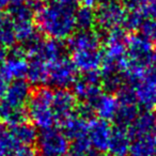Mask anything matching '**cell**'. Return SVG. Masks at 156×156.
Here are the masks:
<instances>
[{"mask_svg":"<svg viewBox=\"0 0 156 156\" xmlns=\"http://www.w3.org/2000/svg\"><path fill=\"white\" fill-rule=\"evenodd\" d=\"M141 34L151 43H156V20H144L142 25L139 28Z\"/></svg>","mask_w":156,"mask_h":156,"instance_id":"31","label":"cell"},{"mask_svg":"<svg viewBox=\"0 0 156 156\" xmlns=\"http://www.w3.org/2000/svg\"><path fill=\"white\" fill-rule=\"evenodd\" d=\"M102 39L95 31H79L69 39V47L73 51L100 49Z\"/></svg>","mask_w":156,"mask_h":156,"instance_id":"16","label":"cell"},{"mask_svg":"<svg viewBox=\"0 0 156 156\" xmlns=\"http://www.w3.org/2000/svg\"><path fill=\"white\" fill-rule=\"evenodd\" d=\"M77 108V98L69 89H57L54 92L52 109L57 123H62L73 115Z\"/></svg>","mask_w":156,"mask_h":156,"instance_id":"12","label":"cell"},{"mask_svg":"<svg viewBox=\"0 0 156 156\" xmlns=\"http://www.w3.org/2000/svg\"><path fill=\"white\" fill-rule=\"evenodd\" d=\"M30 83L27 80H14L8 86L2 101L15 107L26 108L31 96Z\"/></svg>","mask_w":156,"mask_h":156,"instance_id":"14","label":"cell"},{"mask_svg":"<svg viewBox=\"0 0 156 156\" xmlns=\"http://www.w3.org/2000/svg\"><path fill=\"white\" fill-rule=\"evenodd\" d=\"M15 42L13 23L9 16L0 12V45L3 47H12Z\"/></svg>","mask_w":156,"mask_h":156,"instance_id":"26","label":"cell"},{"mask_svg":"<svg viewBox=\"0 0 156 156\" xmlns=\"http://www.w3.org/2000/svg\"><path fill=\"white\" fill-rule=\"evenodd\" d=\"M139 115V109L137 104H119L115 121L117 126L127 128L136 121Z\"/></svg>","mask_w":156,"mask_h":156,"instance_id":"25","label":"cell"},{"mask_svg":"<svg viewBox=\"0 0 156 156\" xmlns=\"http://www.w3.org/2000/svg\"><path fill=\"white\" fill-rule=\"evenodd\" d=\"M54 90L47 87L37 88L31 93L28 102V117L30 118L33 126L41 130L48 129L57 124L52 109Z\"/></svg>","mask_w":156,"mask_h":156,"instance_id":"2","label":"cell"},{"mask_svg":"<svg viewBox=\"0 0 156 156\" xmlns=\"http://www.w3.org/2000/svg\"><path fill=\"white\" fill-rule=\"evenodd\" d=\"M10 130L20 145H31L37 141L39 135L34 126L26 122L14 127H10Z\"/></svg>","mask_w":156,"mask_h":156,"instance_id":"24","label":"cell"},{"mask_svg":"<svg viewBox=\"0 0 156 156\" xmlns=\"http://www.w3.org/2000/svg\"><path fill=\"white\" fill-rule=\"evenodd\" d=\"M20 144L10 128H0V156H14Z\"/></svg>","mask_w":156,"mask_h":156,"instance_id":"27","label":"cell"},{"mask_svg":"<svg viewBox=\"0 0 156 156\" xmlns=\"http://www.w3.org/2000/svg\"><path fill=\"white\" fill-rule=\"evenodd\" d=\"M9 0H0V10H2L3 8H5L9 5Z\"/></svg>","mask_w":156,"mask_h":156,"instance_id":"40","label":"cell"},{"mask_svg":"<svg viewBox=\"0 0 156 156\" xmlns=\"http://www.w3.org/2000/svg\"><path fill=\"white\" fill-rule=\"evenodd\" d=\"M35 14V11L29 3H20V5H11L9 8V17L12 23L31 20Z\"/></svg>","mask_w":156,"mask_h":156,"instance_id":"29","label":"cell"},{"mask_svg":"<svg viewBox=\"0 0 156 156\" xmlns=\"http://www.w3.org/2000/svg\"><path fill=\"white\" fill-rule=\"evenodd\" d=\"M143 14L147 16H150L151 20H156V0H152L151 3L143 10Z\"/></svg>","mask_w":156,"mask_h":156,"instance_id":"35","label":"cell"},{"mask_svg":"<svg viewBox=\"0 0 156 156\" xmlns=\"http://www.w3.org/2000/svg\"><path fill=\"white\" fill-rule=\"evenodd\" d=\"M154 48L152 43L142 35L130 34L126 40V55L129 64L135 66L147 67L152 64Z\"/></svg>","mask_w":156,"mask_h":156,"instance_id":"5","label":"cell"},{"mask_svg":"<svg viewBox=\"0 0 156 156\" xmlns=\"http://www.w3.org/2000/svg\"><path fill=\"white\" fill-rule=\"evenodd\" d=\"M73 1H75V2H77V1H80V2H81V0H73Z\"/></svg>","mask_w":156,"mask_h":156,"instance_id":"44","label":"cell"},{"mask_svg":"<svg viewBox=\"0 0 156 156\" xmlns=\"http://www.w3.org/2000/svg\"><path fill=\"white\" fill-rule=\"evenodd\" d=\"M8 80L3 77L1 74H0V101L2 100V98L5 96V93L7 91V88H8Z\"/></svg>","mask_w":156,"mask_h":156,"instance_id":"36","label":"cell"},{"mask_svg":"<svg viewBox=\"0 0 156 156\" xmlns=\"http://www.w3.org/2000/svg\"><path fill=\"white\" fill-rule=\"evenodd\" d=\"M64 49V45L61 41L54 39L42 40L41 37L25 48L28 58L41 59L48 64L62 58Z\"/></svg>","mask_w":156,"mask_h":156,"instance_id":"8","label":"cell"},{"mask_svg":"<svg viewBox=\"0 0 156 156\" xmlns=\"http://www.w3.org/2000/svg\"><path fill=\"white\" fill-rule=\"evenodd\" d=\"M14 156H39L34 147L31 145H22L17 149Z\"/></svg>","mask_w":156,"mask_h":156,"instance_id":"34","label":"cell"},{"mask_svg":"<svg viewBox=\"0 0 156 156\" xmlns=\"http://www.w3.org/2000/svg\"><path fill=\"white\" fill-rule=\"evenodd\" d=\"M27 118H28L27 108L12 106L5 101H0V123L10 127H14L16 125L25 123Z\"/></svg>","mask_w":156,"mask_h":156,"instance_id":"18","label":"cell"},{"mask_svg":"<svg viewBox=\"0 0 156 156\" xmlns=\"http://www.w3.org/2000/svg\"><path fill=\"white\" fill-rule=\"evenodd\" d=\"M5 59H7V50H5V47L0 45V66Z\"/></svg>","mask_w":156,"mask_h":156,"instance_id":"38","label":"cell"},{"mask_svg":"<svg viewBox=\"0 0 156 156\" xmlns=\"http://www.w3.org/2000/svg\"><path fill=\"white\" fill-rule=\"evenodd\" d=\"M48 69L49 64L37 58H29L28 71H27V81L30 85H43L47 83Z\"/></svg>","mask_w":156,"mask_h":156,"instance_id":"21","label":"cell"},{"mask_svg":"<svg viewBox=\"0 0 156 156\" xmlns=\"http://www.w3.org/2000/svg\"><path fill=\"white\" fill-rule=\"evenodd\" d=\"M65 156H83V155H80V154L76 153V152H73V151H69V153L66 154Z\"/></svg>","mask_w":156,"mask_h":156,"instance_id":"42","label":"cell"},{"mask_svg":"<svg viewBox=\"0 0 156 156\" xmlns=\"http://www.w3.org/2000/svg\"><path fill=\"white\" fill-rule=\"evenodd\" d=\"M91 144H90V141L87 137H83V138L76 139L72 143V150L71 151L76 152V153L80 154V155L86 156V154L91 150Z\"/></svg>","mask_w":156,"mask_h":156,"instance_id":"32","label":"cell"},{"mask_svg":"<svg viewBox=\"0 0 156 156\" xmlns=\"http://www.w3.org/2000/svg\"><path fill=\"white\" fill-rule=\"evenodd\" d=\"M69 139L56 127L44 129L37 135V152L39 156H65L69 152Z\"/></svg>","mask_w":156,"mask_h":156,"instance_id":"4","label":"cell"},{"mask_svg":"<svg viewBox=\"0 0 156 156\" xmlns=\"http://www.w3.org/2000/svg\"><path fill=\"white\" fill-rule=\"evenodd\" d=\"M144 14L142 11H129L126 13L125 20L123 23V28L126 30L134 31L140 28L142 25L143 20H144Z\"/></svg>","mask_w":156,"mask_h":156,"instance_id":"30","label":"cell"},{"mask_svg":"<svg viewBox=\"0 0 156 156\" xmlns=\"http://www.w3.org/2000/svg\"><path fill=\"white\" fill-rule=\"evenodd\" d=\"M153 59H154V61L156 62V47L154 48V52H153Z\"/></svg>","mask_w":156,"mask_h":156,"instance_id":"43","label":"cell"},{"mask_svg":"<svg viewBox=\"0 0 156 156\" xmlns=\"http://www.w3.org/2000/svg\"><path fill=\"white\" fill-rule=\"evenodd\" d=\"M130 87L134 90L137 105L145 111L154 110L156 108V63L145 67L140 79Z\"/></svg>","mask_w":156,"mask_h":156,"instance_id":"3","label":"cell"},{"mask_svg":"<svg viewBox=\"0 0 156 156\" xmlns=\"http://www.w3.org/2000/svg\"><path fill=\"white\" fill-rule=\"evenodd\" d=\"M132 138L129 136L128 129L120 126L112 128L110 141L108 145V152L111 156H126L129 153Z\"/></svg>","mask_w":156,"mask_h":156,"instance_id":"17","label":"cell"},{"mask_svg":"<svg viewBox=\"0 0 156 156\" xmlns=\"http://www.w3.org/2000/svg\"><path fill=\"white\" fill-rule=\"evenodd\" d=\"M103 60H104V55L101 49L73 51L71 58L75 69L83 74L98 72V69L103 64Z\"/></svg>","mask_w":156,"mask_h":156,"instance_id":"13","label":"cell"},{"mask_svg":"<svg viewBox=\"0 0 156 156\" xmlns=\"http://www.w3.org/2000/svg\"><path fill=\"white\" fill-rule=\"evenodd\" d=\"M152 0H124L125 7L129 11H143Z\"/></svg>","mask_w":156,"mask_h":156,"instance_id":"33","label":"cell"},{"mask_svg":"<svg viewBox=\"0 0 156 156\" xmlns=\"http://www.w3.org/2000/svg\"><path fill=\"white\" fill-rule=\"evenodd\" d=\"M112 127L109 122L100 119H92L89 121L88 139L93 150L101 153L108 151Z\"/></svg>","mask_w":156,"mask_h":156,"instance_id":"11","label":"cell"},{"mask_svg":"<svg viewBox=\"0 0 156 156\" xmlns=\"http://www.w3.org/2000/svg\"><path fill=\"white\" fill-rule=\"evenodd\" d=\"M130 156H156V135H147L132 140Z\"/></svg>","mask_w":156,"mask_h":156,"instance_id":"23","label":"cell"},{"mask_svg":"<svg viewBox=\"0 0 156 156\" xmlns=\"http://www.w3.org/2000/svg\"><path fill=\"white\" fill-rule=\"evenodd\" d=\"M102 76L100 72L83 74L76 80L73 86V93L77 100L83 101L85 104H92L102 92Z\"/></svg>","mask_w":156,"mask_h":156,"instance_id":"10","label":"cell"},{"mask_svg":"<svg viewBox=\"0 0 156 156\" xmlns=\"http://www.w3.org/2000/svg\"><path fill=\"white\" fill-rule=\"evenodd\" d=\"M61 124H62V132L69 140L74 141L76 139L88 136L89 121L78 113H74Z\"/></svg>","mask_w":156,"mask_h":156,"instance_id":"19","label":"cell"},{"mask_svg":"<svg viewBox=\"0 0 156 156\" xmlns=\"http://www.w3.org/2000/svg\"><path fill=\"white\" fill-rule=\"evenodd\" d=\"M92 107L93 112L98 117L100 120L110 121L115 120L119 109V101L117 96L111 93H102L92 104H88Z\"/></svg>","mask_w":156,"mask_h":156,"instance_id":"15","label":"cell"},{"mask_svg":"<svg viewBox=\"0 0 156 156\" xmlns=\"http://www.w3.org/2000/svg\"><path fill=\"white\" fill-rule=\"evenodd\" d=\"M130 138L135 139L147 135H156L155 133V112L145 111L138 115L136 121L128 127Z\"/></svg>","mask_w":156,"mask_h":156,"instance_id":"20","label":"cell"},{"mask_svg":"<svg viewBox=\"0 0 156 156\" xmlns=\"http://www.w3.org/2000/svg\"><path fill=\"white\" fill-rule=\"evenodd\" d=\"M86 156H105V155H104V153H101V152H98V151H95V150L91 149L86 154Z\"/></svg>","mask_w":156,"mask_h":156,"instance_id":"39","label":"cell"},{"mask_svg":"<svg viewBox=\"0 0 156 156\" xmlns=\"http://www.w3.org/2000/svg\"><path fill=\"white\" fill-rule=\"evenodd\" d=\"M75 23L76 28H78L80 31L91 30L92 27L95 25V12H93L91 8L83 5L76 10Z\"/></svg>","mask_w":156,"mask_h":156,"instance_id":"28","label":"cell"},{"mask_svg":"<svg viewBox=\"0 0 156 156\" xmlns=\"http://www.w3.org/2000/svg\"><path fill=\"white\" fill-rule=\"evenodd\" d=\"M100 1V3L98 5H101V3H112V2H120V0H98Z\"/></svg>","mask_w":156,"mask_h":156,"instance_id":"41","label":"cell"},{"mask_svg":"<svg viewBox=\"0 0 156 156\" xmlns=\"http://www.w3.org/2000/svg\"><path fill=\"white\" fill-rule=\"evenodd\" d=\"M77 80V69L69 59L62 57L50 63L47 83L57 89H67Z\"/></svg>","mask_w":156,"mask_h":156,"instance_id":"6","label":"cell"},{"mask_svg":"<svg viewBox=\"0 0 156 156\" xmlns=\"http://www.w3.org/2000/svg\"><path fill=\"white\" fill-rule=\"evenodd\" d=\"M28 60L25 48L14 47L0 66V74L8 81L22 80L27 76Z\"/></svg>","mask_w":156,"mask_h":156,"instance_id":"9","label":"cell"},{"mask_svg":"<svg viewBox=\"0 0 156 156\" xmlns=\"http://www.w3.org/2000/svg\"><path fill=\"white\" fill-rule=\"evenodd\" d=\"M13 26L16 42L22 43L23 45H25V47L40 39L37 31V26L32 20L13 23Z\"/></svg>","mask_w":156,"mask_h":156,"instance_id":"22","label":"cell"},{"mask_svg":"<svg viewBox=\"0 0 156 156\" xmlns=\"http://www.w3.org/2000/svg\"><path fill=\"white\" fill-rule=\"evenodd\" d=\"M126 13L125 7L121 2L101 3L95 12V24L106 31L121 28Z\"/></svg>","mask_w":156,"mask_h":156,"instance_id":"7","label":"cell"},{"mask_svg":"<svg viewBox=\"0 0 156 156\" xmlns=\"http://www.w3.org/2000/svg\"><path fill=\"white\" fill-rule=\"evenodd\" d=\"M81 2H83V7H87V8H93L95 7L98 3H100L98 0H81Z\"/></svg>","mask_w":156,"mask_h":156,"instance_id":"37","label":"cell"},{"mask_svg":"<svg viewBox=\"0 0 156 156\" xmlns=\"http://www.w3.org/2000/svg\"><path fill=\"white\" fill-rule=\"evenodd\" d=\"M76 10L73 0H49L35 11V26L48 39L61 41L71 37L76 29Z\"/></svg>","mask_w":156,"mask_h":156,"instance_id":"1","label":"cell"}]
</instances>
